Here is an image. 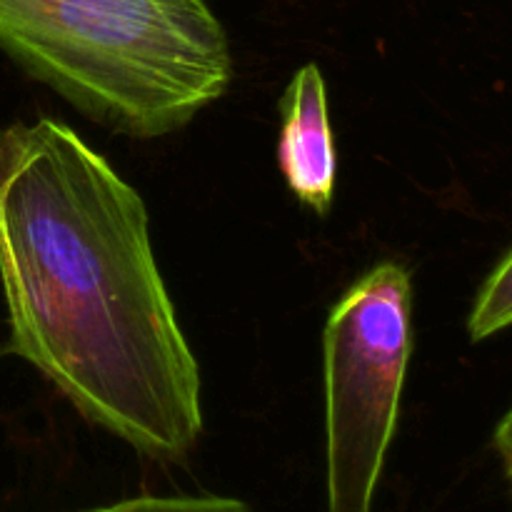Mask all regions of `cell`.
Masks as SVG:
<instances>
[{
  "label": "cell",
  "mask_w": 512,
  "mask_h": 512,
  "mask_svg": "<svg viewBox=\"0 0 512 512\" xmlns=\"http://www.w3.org/2000/svg\"><path fill=\"white\" fill-rule=\"evenodd\" d=\"M508 425H510V418L503 420V425H500V448H503V460L505 465H508L510 460V445H508Z\"/></svg>",
  "instance_id": "7"
},
{
  "label": "cell",
  "mask_w": 512,
  "mask_h": 512,
  "mask_svg": "<svg viewBox=\"0 0 512 512\" xmlns=\"http://www.w3.org/2000/svg\"><path fill=\"white\" fill-rule=\"evenodd\" d=\"M0 48L140 140L188 125L233 80L228 33L205 0H0Z\"/></svg>",
  "instance_id": "2"
},
{
  "label": "cell",
  "mask_w": 512,
  "mask_h": 512,
  "mask_svg": "<svg viewBox=\"0 0 512 512\" xmlns=\"http://www.w3.org/2000/svg\"><path fill=\"white\" fill-rule=\"evenodd\" d=\"M512 318V255L505 253L498 268L488 275L480 288L475 308L468 320V333L473 343L490 338L510 325Z\"/></svg>",
  "instance_id": "5"
},
{
  "label": "cell",
  "mask_w": 512,
  "mask_h": 512,
  "mask_svg": "<svg viewBox=\"0 0 512 512\" xmlns=\"http://www.w3.org/2000/svg\"><path fill=\"white\" fill-rule=\"evenodd\" d=\"M0 355H3V348H0Z\"/></svg>",
  "instance_id": "8"
},
{
  "label": "cell",
  "mask_w": 512,
  "mask_h": 512,
  "mask_svg": "<svg viewBox=\"0 0 512 512\" xmlns=\"http://www.w3.org/2000/svg\"><path fill=\"white\" fill-rule=\"evenodd\" d=\"M80 512H253L243 500L223 495H140Z\"/></svg>",
  "instance_id": "6"
},
{
  "label": "cell",
  "mask_w": 512,
  "mask_h": 512,
  "mask_svg": "<svg viewBox=\"0 0 512 512\" xmlns=\"http://www.w3.org/2000/svg\"><path fill=\"white\" fill-rule=\"evenodd\" d=\"M0 285L13 353L85 420L163 463L195 448L200 368L148 208L58 120L0 128Z\"/></svg>",
  "instance_id": "1"
},
{
  "label": "cell",
  "mask_w": 512,
  "mask_h": 512,
  "mask_svg": "<svg viewBox=\"0 0 512 512\" xmlns=\"http://www.w3.org/2000/svg\"><path fill=\"white\" fill-rule=\"evenodd\" d=\"M278 160L290 193L315 210L328 215L335 195L338 155L328 120V95L323 73L315 63L303 65L290 80L280 100Z\"/></svg>",
  "instance_id": "4"
},
{
  "label": "cell",
  "mask_w": 512,
  "mask_h": 512,
  "mask_svg": "<svg viewBox=\"0 0 512 512\" xmlns=\"http://www.w3.org/2000/svg\"><path fill=\"white\" fill-rule=\"evenodd\" d=\"M413 353V280L380 263L330 310L323 333L328 512H370L398 428Z\"/></svg>",
  "instance_id": "3"
}]
</instances>
